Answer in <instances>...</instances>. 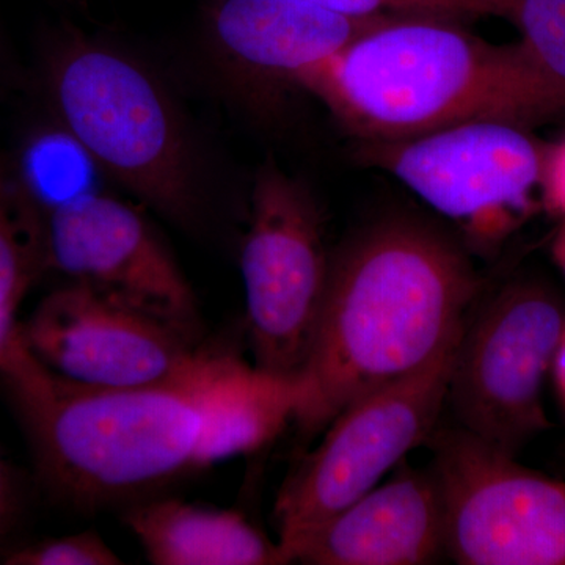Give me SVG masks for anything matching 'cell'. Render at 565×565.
<instances>
[{"mask_svg": "<svg viewBox=\"0 0 565 565\" xmlns=\"http://www.w3.org/2000/svg\"><path fill=\"white\" fill-rule=\"evenodd\" d=\"M13 167L18 189L39 217L95 191L92 178L98 166L58 122L33 134Z\"/></svg>", "mask_w": 565, "mask_h": 565, "instance_id": "cell-16", "label": "cell"}, {"mask_svg": "<svg viewBox=\"0 0 565 565\" xmlns=\"http://www.w3.org/2000/svg\"><path fill=\"white\" fill-rule=\"evenodd\" d=\"M323 9L355 18L440 14V17H497L492 0H310Z\"/></svg>", "mask_w": 565, "mask_h": 565, "instance_id": "cell-19", "label": "cell"}, {"mask_svg": "<svg viewBox=\"0 0 565 565\" xmlns=\"http://www.w3.org/2000/svg\"><path fill=\"white\" fill-rule=\"evenodd\" d=\"M519 29L531 57L565 98V0H492Z\"/></svg>", "mask_w": 565, "mask_h": 565, "instance_id": "cell-17", "label": "cell"}, {"mask_svg": "<svg viewBox=\"0 0 565 565\" xmlns=\"http://www.w3.org/2000/svg\"><path fill=\"white\" fill-rule=\"evenodd\" d=\"M479 280L462 248L412 218L379 222L330 258L296 419L319 434L356 397L414 373L460 329Z\"/></svg>", "mask_w": 565, "mask_h": 565, "instance_id": "cell-2", "label": "cell"}, {"mask_svg": "<svg viewBox=\"0 0 565 565\" xmlns=\"http://www.w3.org/2000/svg\"><path fill=\"white\" fill-rule=\"evenodd\" d=\"M542 189L546 203L565 215V139L546 148Z\"/></svg>", "mask_w": 565, "mask_h": 565, "instance_id": "cell-20", "label": "cell"}, {"mask_svg": "<svg viewBox=\"0 0 565 565\" xmlns=\"http://www.w3.org/2000/svg\"><path fill=\"white\" fill-rule=\"evenodd\" d=\"M122 523L156 565H281L280 545L233 509L177 498L134 501Z\"/></svg>", "mask_w": 565, "mask_h": 565, "instance_id": "cell-14", "label": "cell"}, {"mask_svg": "<svg viewBox=\"0 0 565 565\" xmlns=\"http://www.w3.org/2000/svg\"><path fill=\"white\" fill-rule=\"evenodd\" d=\"M241 270L253 364L300 377L321 319L330 256L313 195L274 161L256 173Z\"/></svg>", "mask_w": 565, "mask_h": 565, "instance_id": "cell-7", "label": "cell"}, {"mask_svg": "<svg viewBox=\"0 0 565 565\" xmlns=\"http://www.w3.org/2000/svg\"><path fill=\"white\" fill-rule=\"evenodd\" d=\"M44 79L58 125L102 172L174 225H199L195 145L150 68L110 44L73 35L51 52Z\"/></svg>", "mask_w": 565, "mask_h": 565, "instance_id": "cell-4", "label": "cell"}, {"mask_svg": "<svg viewBox=\"0 0 565 565\" xmlns=\"http://www.w3.org/2000/svg\"><path fill=\"white\" fill-rule=\"evenodd\" d=\"M18 184L14 177L13 159L0 156V203L17 195Z\"/></svg>", "mask_w": 565, "mask_h": 565, "instance_id": "cell-22", "label": "cell"}, {"mask_svg": "<svg viewBox=\"0 0 565 565\" xmlns=\"http://www.w3.org/2000/svg\"><path fill=\"white\" fill-rule=\"evenodd\" d=\"M446 556L462 565H565V482L523 467L463 427L427 438Z\"/></svg>", "mask_w": 565, "mask_h": 565, "instance_id": "cell-8", "label": "cell"}, {"mask_svg": "<svg viewBox=\"0 0 565 565\" xmlns=\"http://www.w3.org/2000/svg\"><path fill=\"white\" fill-rule=\"evenodd\" d=\"M18 505H20V498H18L13 473H11L6 457L0 452V541L6 537L13 525Z\"/></svg>", "mask_w": 565, "mask_h": 565, "instance_id": "cell-21", "label": "cell"}, {"mask_svg": "<svg viewBox=\"0 0 565 565\" xmlns=\"http://www.w3.org/2000/svg\"><path fill=\"white\" fill-rule=\"evenodd\" d=\"M390 17L355 18L310 0H215L207 13L212 57L244 98L267 106L297 74L329 61Z\"/></svg>", "mask_w": 565, "mask_h": 565, "instance_id": "cell-12", "label": "cell"}, {"mask_svg": "<svg viewBox=\"0 0 565 565\" xmlns=\"http://www.w3.org/2000/svg\"><path fill=\"white\" fill-rule=\"evenodd\" d=\"M555 256L556 262L559 263V266L563 267V270L565 273V225L563 232L559 233V236H557L556 239Z\"/></svg>", "mask_w": 565, "mask_h": 565, "instance_id": "cell-24", "label": "cell"}, {"mask_svg": "<svg viewBox=\"0 0 565 565\" xmlns=\"http://www.w3.org/2000/svg\"><path fill=\"white\" fill-rule=\"evenodd\" d=\"M364 141L411 139L473 120L527 126L565 111V98L522 43L493 44L457 18L401 14L297 74Z\"/></svg>", "mask_w": 565, "mask_h": 565, "instance_id": "cell-3", "label": "cell"}, {"mask_svg": "<svg viewBox=\"0 0 565 565\" xmlns=\"http://www.w3.org/2000/svg\"><path fill=\"white\" fill-rule=\"evenodd\" d=\"M21 330L44 367L82 388L154 384L180 373L204 351L199 332L74 282L44 297Z\"/></svg>", "mask_w": 565, "mask_h": 565, "instance_id": "cell-11", "label": "cell"}, {"mask_svg": "<svg viewBox=\"0 0 565 565\" xmlns=\"http://www.w3.org/2000/svg\"><path fill=\"white\" fill-rule=\"evenodd\" d=\"M286 564L424 565L446 556L445 516L433 470L397 465L322 525L282 550Z\"/></svg>", "mask_w": 565, "mask_h": 565, "instance_id": "cell-13", "label": "cell"}, {"mask_svg": "<svg viewBox=\"0 0 565 565\" xmlns=\"http://www.w3.org/2000/svg\"><path fill=\"white\" fill-rule=\"evenodd\" d=\"M565 310L537 281H512L471 311L457 343L446 405L457 426L515 456L550 426L542 405Z\"/></svg>", "mask_w": 565, "mask_h": 565, "instance_id": "cell-6", "label": "cell"}, {"mask_svg": "<svg viewBox=\"0 0 565 565\" xmlns=\"http://www.w3.org/2000/svg\"><path fill=\"white\" fill-rule=\"evenodd\" d=\"M462 330L414 373L345 405L323 429L321 444L278 492L275 519L281 553L381 484L412 449L426 444L446 407Z\"/></svg>", "mask_w": 565, "mask_h": 565, "instance_id": "cell-5", "label": "cell"}, {"mask_svg": "<svg viewBox=\"0 0 565 565\" xmlns=\"http://www.w3.org/2000/svg\"><path fill=\"white\" fill-rule=\"evenodd\" d=\"M545 152L525 126L473 120L411 139L366 141L360 154L473 239L493 243L531 210Z\"/></svg>", "mask_w": 565, "mask_h": 565, "instance_id": "cell-9", "label": "cell"}, {"mask_svg": "<svg viewBox=\"0 0 565 565\" xmlns=\"http://www.w3.org/2000/svg\"><path fill=\"white\" fill-rule=\"evenodd\" d=\"M556 371L557 385H559L561 393L565 401V327L563 338H561L559 348H557L555 363H553Z\"/></svg>", "mask_w": 565, "mask_h": 565, "instance_id": "cell-23", "label": "cell"}, {"mask_svg": "<svg viewBox=\"0 0 565 565\" xmlns=\"http://www.w3.org/2000/svg\"><path fill=\"white\" fill-rule=\"evenodd\" d=\"M44 269L134 310L199 332L188 278L136 207L98 191L40 217Z\"/></svg>", "mask_w": 565, "mask_h": 565, "instance_id": "cell-10", "label": "cell"}, {"mask_svg": "<svg viewBox=\"0 0 565 565\" xmlns=\"http://www.w3.org/2000/svg\"><path fill=\"white\" fill-rule=\"evenodd\" d=\"M9 565H120L122 559L95 531L46 539L3 557Z\"/></svg>", "mask_w": 565, "mask_h": 565, "instance_id": "cell-18", "label": "cell"}, {"mask_svg": "<svg viewBox=\"0 0 565 565\" xmlns=\"http://www.w3.org/2000/svg\"><path fill=\"white\" fill-rule=\"evenodd\" d=\"M43 270L40 218L18 189L0 203V377L10 392L29 388L50 374L25 344L17 318Z\"/></svg>", "mask_w": 565, "mask_h": 565, "instance_id": "cell-15", "label": "cell"}, {"mask_svg": "<svg viewBox=\"0 0 565 565\" xmlns=\"http://www.w3.org/2000/svg\"><path fill=\"white\" fill-rule=\"evenodd\" d=\"M302 393V377L204 349L154 384L92 390L52 374L11 396L44 487L88 512L256 451L296 419Z\"/></svg>", "mask_w": 565, "mask_h": 565, "instance_id": "cell-1", "label": "cell"}]
</instances>
